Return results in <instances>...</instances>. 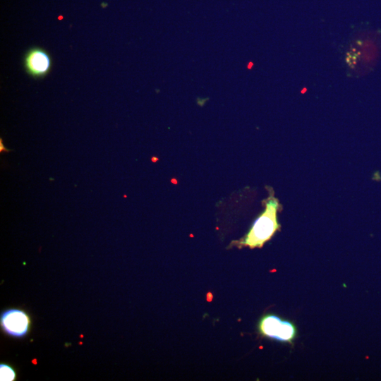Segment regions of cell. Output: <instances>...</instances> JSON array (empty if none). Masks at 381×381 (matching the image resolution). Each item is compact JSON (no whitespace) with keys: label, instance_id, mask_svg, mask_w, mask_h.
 I'll use <instances>...</instances> for the list:
<instances>
[{"label":"cell","instance_id":"cell-2","mask_svg":"<svg viewBox=\"0 0 381 381\" xmlns=\"http://www.w3.org/2000/svg\"><path fill=\"white\" fill-rule=\"evenodd\" d=\"M258 329L260 333L265 337L290 344L297 334L294 323L275 315L263 316L259 322Z\"/></svg>","mask_w":381,"mask_h":381},{"label":"cell","instance_id":"cell-4","mask_svg":"<svg viewBox=\"0 0 381 381\" xmlns=\"http://www.w3.org/2000/svg\"><path fill=\"white\" fill-rule=\"evenodd\" d=\"M30 325L29 316L22 310L9 309L1 313V325L8 335L23 337L28 333Z\"/></svg>","mask_w":381,"mask_h":381},{"label":"cell","instance_id":"cell-3","mask_svg":"<svg viewBox=\"0 0 381 381\" xmlns=\"http://www.w3.org/2000/svg\"><path fill=\"white\" fill-rule=\"evenodd\" d=\"M52 59L49 54L40 47H32L25 53L23 65L25 71L35 78L46 76L52 68Z\"/></svg>","mask_w":381,"mask_h":381},{"label":"cell","instance_id":"cell-1","mask_svg":"<svg viewBox=\"0 0 381 381\" xmlns=\"http://www.w3.org/2000/svg\"><path fill=\"white\" fill-rule=\"evenodd\" d=\"M265 210L253 222L246 236L239 242L241 246L250 248H261L268 241L280 225L277 221V212L280 205L272 194L265 201Z\"/></svg>","mask_w":381,"mask_h":381},{"label":"cell","instance_id":"cell-6","mask_svg":"<svg viewBox=\"0 0 381 381\" xmlns=\"http://www.w3.org/2000/svg\"><path fill=\"white\" fill-rule=\"evenodd\" d=\"M0 151H1V152H9V150L5 149L4 145L2 143V139H1V140H0Z\"/></svg>","mask_w":381,"mask_h":381},{"label":"cell","instance_id":"cell-5","mask_svg":"<svg viewBox=\"0 0 381 381\" xmlns=\"http://www.w3.org/2000/svg\"><path fill=\"white\" fill-rule=\"evenodd\" d=\"M16 373L14 369L6 364L0 365V380L1 381H11L15 380Z\"/></svg>","mask_w":381,"mask_h":381}]
</instances>
